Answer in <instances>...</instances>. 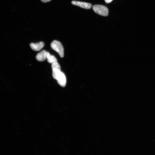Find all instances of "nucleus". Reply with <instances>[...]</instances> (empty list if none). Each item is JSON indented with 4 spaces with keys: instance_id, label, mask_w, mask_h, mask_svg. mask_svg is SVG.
<instances>
[{
    "instance_id": "1",
    "label": "nucleus",
    "mask_w": 155,
    "mask_h": 155,
    "mask_svg": "<svg viewBox=\"0 0 155 155\" xmlns=\"http://www.w3.org/2000/svg\"><path fill=\"white\" fill-rule=\"evenodd\" d=\"M51 48L57 52L60 57H64V49L63 45L59 42L57 40L53 41L50 45Z\"/></svg>"
},
{
    "instance_id": "2",
    "label": "nucleus",
    "mask_w": 155,
    "mask_h": 155,
    "mask_svg": "<svg viewBox=\"0 0 155 155\" xmlns=\"http://www.w3.org/2000/svg\"><path fill=\"white\" fill-rule=\"evenodd\" d=\"M92 9L95 13L100 15L105 16L108 15V9L104 6L95 5L93 6Z\"/></svg>"
},
{
    "instance_id": "3",
    "label": "nucleus",
    "mask_w": 155,
    "mask_h": 155,
    "mask_svg": "<svg viewBox=\"0 0 155 155\" xmlns=\"http://www.w3.org/2000/svg\"><path fill=\"white\" fill-rule=\"evenodd\" d=\"M55 80H57L58 84L61 86L64 87L66 86L67 79L65 75L63 73L61 72L57 76Z\"/></svg>"
},
{
    "instance_id": "4",
    "label": "nucleus",
    "mask_w": 155,
    "mask_h": 155,
    "mask_svg": "<svg viewBox=\"0 0 155 155\" xmlns=\"http://www.w3.org/2000/svg\"><path fill=\"white\" fill-rule=\"evenodd\" d=\"M51 68L53 77L54 79H55L57 76L61 72L60 66L57 62H56L52 64Z\"/></svg>"
},
{
    "instance_id": "5",
    "label": "nucleus",
    "mask_w": 155,
    "mask_h": 155,
    "mask_svg": "<svg viewBox=\"0 0 155 155\" xmlns=\"http://www.w3.org/2000/svg\"><path fill=\"white\" fill-rule=\"evenodd\" d=\"M72 4L73 5L86 9H90L92 7L90 4L77 1H73L72 2Z\"/></svg>"
},
{
    "instance_id": "6",
    "label": "nucleus",
    "mask_w": 155,
    "mask_h": 155,
    "mask_svg": "<svg viewBox=\"0 0 155 155\" xmlns=\"http://www.w3.org/2000/svg\"><path fill=\"white\" fill-rule=\"evenodd\" d=\"M44 44L43 42L37 43H31L30 46L31 48L35 51H38L40 50L44 46Z\"/></svg>"
},
{
    "instance_id": "7",
    "label": "nucleus",
    "mask_w": 155,
    "mask_h": 155,
    "mask_svg": "<svg viewBox=\"0 0 155 155\" xmlns=\"http://www.w3.org/2000/svg\"><path fill=\"white\" fill-rule=\"evenodd\" d=\"M46 50H43L38 53L36 56V59L40 61H45L46 58Z\"/></svg>"
},
{
    "instance_id": "8",
    "label": "nucleus",
    "mask_w": 155,
    "mask_h": 155,
    "mask_svg": "<svg viewBox=\"0 0 155 155\" xmlns=\"http://www.w3.org/2000/svg\"><path fill=\"white\" fill-rule=\"evenodd\" d=\"M46 57L47 59V61L48 63L50 64L56 63L57 61V59L54 55H51L49 53L46 51Z\"/></svg>"
},
{
    "instance_id": "9",
    "label": "nucleus",
    "mask_w": 155,
    "mask_h": 155,
    "mask_svg": "<svg viewBox=\"0 0 155 155\" xmlns=\"http://www.w3.org/2000/svg\"><path fill=\"white\" fill-rule=\"evenodd\" d=\"M41 1L44 3H46L50 1L51 0H41Z\"/></svg>"
},
{
    "instance_id": "10",
    "label": "nucleus",
    "mask_w": 155,
    "mask_h": 155,
    "mask_svg": "<svg viewBox=\"0 0 155 155\" xmlns=\"http://www.w3.org/2000/svg\"><path fill=\"white\" fill-rule=\"evenodd\" d=\"M113 0H105V1L106 3L107 4L110 3Z\"/></svg>"
}]
</instances>
